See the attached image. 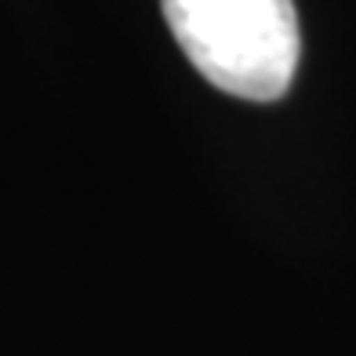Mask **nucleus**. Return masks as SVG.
I'll return each instance as SVG.
<instances>
[{
    "label": "nucleus",
    "mask_w": 356,
    "mask_h": 356,
    "mask_svg": "<svg viewBox=\"0 0 356 356\" xmlns=\"http://www.w3.org/2000/svg\"><path fill=\"white\" fill-rule=\"evenodd\" d=\"M164 19L207 84L248 102H277L298 70L295 0H160Z\"/></svg>",
    "instance_id": "f257e3e1"
}]
</instances>
